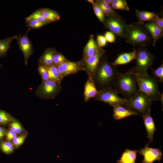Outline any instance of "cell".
<instances>
[{
	"label": "cell",
	"mask_w": 163,
	"mask_h": 163,
	"mask_svg": "<svg viewBox=\"0 0 163 163\" xmlns=\"http://www.w3.org/2000/svg\"><path fill=\"white\" fill-rule=\"evenodd\" d=\"M104 55L100 60L93 78L98 91L113 86L119 73L116 66L110 62Z\"/></svg>",
	"instance_id": "6da1fadb"
},
{
	"label": "cell",
	"mask_w": 163,
	"mask_h": 163,
	"mask_svg": "<svg viewBox=\"0 0 163 163\" xmlns=\"http://www.w3.org/2000/svg\"><path fill=\"white\" fill-rule=\"evenodd\" d=\"M126 42L134 47L149 45L152 38L143 24L137 23L127 24L123 38Z\"/></svg>",
	"instance_id": "7a4b0ae2"
},
{
	"label": "cell",
	"mask_w": 163,
	"mask_h": 163,
	"mask_svg": "<svg viewBox=\"0 0 163 163\" xmlns=\"http://www.w3.org/2000/svg\"><path fill=\"white\" fill-rule=\"evenodd\" d=\"M117 93L127 100L136 92L138 89L136 76L127 72L119 73L113 86Z\"/></svg>",
	"instance_id": "3957f363"
},
{
	"label": "cell",
	"mask_w": 163,
	"mask_h": 163,
	"mask_svg": "<svg viewBox=\"0 0 163 163\" xmlns=\"http://www.w3.org/2000/svg\"><path fill=\"white\" fill-rule=\"evenodd\" d=\"M136 51L135 66L129 69L127 72L137 75H145L151 68L155 61V56L151 53L146 46H138Z\"/></svg>",
	"instance_id": "277c9868"
},
{
	"label": "cell",
	"mask_w": 163,
	"mask_h": 163,
	"mask_svg": "<svg viewBox=\"0 0 163 163\" xmlns=\"http://www.w3.org/2000/svg\"><path fill=\"white\" fill-rule=\"evenodd\" d=\"M136 77L138 89L143 92L153 101H163V94L159 89L158 80L150 75L148 73L145 75H137Z\"/></svg>",
	"instance_id": "5b68a950"
},
{
	"label": "cell",
	"mask_w": 163,
	"mask_h": 163,
	"mask_svg": "<svg viewBox=\"0 0 163 163\" xmlns=\"http://www.w3.org/2000/svg\"><path fill=\"white\" fill-rule=\"evenodd\" d=\"M153 102L147 95L138 89L131 98L126 100L124 106L135 110L142 115L151 110Z\"/></svg>",
	"instance_id": "8992f818"
},
{
	"label": "cell",
	"mask_w": 163,
	"mask_h": 163,
	"mask_svg": "<svg viewBox=\"0 0 163 163\" xmlns=\"http://www.w3.org/2000/svg\"><path fill=\"white\" fill-rule=\"evenodd\" d=\"M62 88L61 84L48 79L42 82L36 91V94L40 98L53 99L60 92Z\"/></svg>",
	"instance_id": "52a82bcc"
},
{
	"label": "cell",
	"mask_w": 163,
	"mask_h": 163,
	"mask_svg": "<svg viewBox=\"0 0 163 163\" xmlns=\"http://www.w3.org/2000/svg\"><path fill=\"white\" fill-rule=\"evenodd\" d=\"M114 88H108L98 91L94 100L106 103L113 107L118 104L124 106L126 100L120 97Z\"/></svg>",
	"instance_id": "ba28073f"
},
{
	"label": "cell",
	"mask_w": 163,
	"mask_h": 163,
	"mask_svg": "<svg viewBox=\"0 0 163 163\" xmlns=\"http://www.w3.org/2000/svg\"><path fill=\"white\" fill-rule=\"evenodd\" d=\"M56 66L60 75L63 78L66 76L74 75L80 71L84 70L82 60L77 62L71 61L68 60Z\"/></svg>",
	"instance_id": "9c48e42d"
},
{
	"label": "cell",
	"mask_w": 163,
	"mask_h": 163,
	"mask_svg": "<svg viewBox=\"0 0 163 163\" xmlns=\"http://www.w3.org/2000/svg\"><path fill=\"white\" fill-rule=\"evenodd\" d=\"M104 23L106 28L111 32L119 37L123 38L127 24L123 19H118L107 16L105 18Z\"/></svg>",
	"instance_id": "30bf717a"
},
{
	"label": "cell",
	"mask_w": 163,
	"mask_h": 163,
	"mask_svg": "<svg viewBox=\"0 0 163 163\" xmlns=\"http://www.w3.org/2000/svg\"><path fill=\"white\" fill-rule=\"evenodd\" d=\"M105 52V51L102 49L94 55L82 60L84 71L86 72L88 77L93 78L100 60Z\"/></svg>",
	"instance_id": "8fae6325"
},
{
	"label": "cell",
	"mask_w": 163,
	"mask_h": 163,
	"mask_svg": "<svg viewBox=\"0 0 163 163\" xmlns=\"http://www.w3.org/2000/svg\"><path fill=\"white\" fill-rule=\"evenodd\" d=\"M30 30L28 28L24 35L19 34L16 39L20 49L24 55L26 65H27V61L32 55L34 50L32 43L27 36V34Z\"/></svg>",
	"instance_id": "7c38bea8"
},
{
	"label": "cell",
	"mask_w": 163,
	"mask_h": 163,
	"mask_svg": "<svg viewBox=\"0 0 163 163\" xmlns=\"http://www.w3.org/2000/svg\"><path fill=\"white\" fill-rule=\"evenodd\" d=\"M148 143L144 148L138 151V152L143 157L142 163H153L155 161H160L162 154L160 149L149 147Z\"/></svg>",
	"instance_id": "4fadbf2b"
},
{
	"label": "cell",
	"mask_w": 163,
	"mask_h": 163,
	"mask_svg": "<svg viewBox=\"0 0 163 163\" xmlns=\"http://www.w3.org/2000/svg\"><path fill=\"white\" fill-rule=\"evenodd\" d=\"M138 112L120 104L113 107V117L114 119L119 120L132 116L141 115Z\"/></svg>",
	"instance_id": "5bb4252c"
},
{
	"label": "cell",
	"mask_w": 163,
	"mask_h": 163,
	"mask_svg": "<svg viewBox=\"0 0 163 163\" xmlns=\"http://www.w3.org/2000/svg\"><path fill=\"white\" fill-rule=\"evenodd\" d=\"M151 110L142 115L144 123L147 133V138L149 140V143L153 140L154 135L156 130L155 124L151 114Z\"/></svg>",
	"instance_id": "9a60e30c"
},
{
	"label": "cell",
	"mask_w": 163,
	"mask_h": 163,
	"mask_svg": "<svg viewBox=\"0 0 163 163\" xmlns=\"http://www.w3.org/2000/svg\"><path fill=\"white\" fill-rule=\"evenodd\" d=\"M143 24L145 29L152 36V46H155L156 42L163 36V29L152 21L145 24L144 23Z\"/></svg>",
	"instance_id": "2e32d148"
},
{
	"label": "cell",
	"mask_w": 163,
	"mask_h": 163,
	"mask_svg": "<svg viewBox=\"0 0 163 163\" xmlns=\"http://www.w3.org/2000/svg\"><path fill=\"white\" fill-rule=\"evenodd\" d=\"M98 91L96 88L93 78L88 77V79L84 85L83 93L84 101L87 102L91 98H94Z\"/></svg>",
	"instance_id": "e0dca14e"
},
{
	"label": "cell",
	"mask_w": 163,
	"mask_h": 163,
	"mask_svg": "<svg viewBox=\"0 0 163 163\" xmlns=\"http://www.w3.org/2000/svg\"><path fill=\"white\" fill-rule=\"evenodd\" d=\"M102 49L98 46L97 42L95 40L94 36L91 35L84 48L83 59H86L94 55Z\"/></svg>",
	"instance_id": "ac0fdd59"
},
{
	"label": "cell",
	"mask_w": 163,
	"mask_h": 163,
	"mask_svg": "<svg viewBox=\"0 0 163 163\" xmlns=\"http://www.w3.org/2000/svg\"><path fill=\"white\" fill-rule=\"evenodd\" d=\"M136 51L134 47L131 52L124 53L120 55L112 64L115 66L127 64L134 59L136 56Z\"/></svg>",
	"instance_id": "d6986e66"
},
{
	"label": "cell",
	"mask_w": 163,
	"mask_h": 163,
	"mask_svg": "<svg viewBox=\"0 0 163 163\" xmlns=\"http://www.w3.org/2000/svg\"><path fill=\"white\" fill-rule=\"evenodd\" d=\"M138 150H130L126 149L117 163H135Z\"/></svg>",
	"instance_id": "ffe728a7"
},
{
	"label": "cell",
	"mask_w": 163,
	"mask_h": 163,
	"mask_svg": "<svg viewBox=\"0 0 163 163\" xmlns=\"http://www.w3.org/2000/svg\"><path fill=\"white\" fill-rule=\"evenodd\" d=\"M135 15L138 20L139 23L143 24L146 21H153L158 16L156 13L146 11H140L136 9Z\"/></svg>",
	"instance_id": "44dd1931"
},
{
	"label": "cell",
	"mask_w": 163,
	"mask_h": 163,
	"mask_svg": "<svg viewBox=\"0 0 163 163\" xmlns=\"http://www.w3.org/2000/svg\"><path fill=\"white\" fill-rule=\"evenodd\" d=\"M44 66L48 71L49 79L61 84L63 78L60 75L56 66L53 64L48 66Z\"/></svg>",
	"instance_id": "7402d4cb"
},
{
	"label": "cell",
	"mask_w": 163,
	"mask_h": 163,
	"mask_svg": "<svg viewBox=\"0 0 163 163\" xmlns=\"http://www.w3.org/2000/svg\"><path fill=\"white\" fill-rule=\"evenodd\" d=\"M42 15L50 22L59 20L60 16L56 11L48 8H42L38 9Z\"/></svg>",
	"instance_id": "603a6c76"
},
{
	"label": "cell",
	"mask_w": 163,
	"mask_h": 163,
	"mask_svg": "<svg viewBox=\"0 0 163 163\" xmlns=\"http://www.w3.org/2000/svg\"><path fill=\"white\" fill-rule=\"evenodd\" d=\"M56 52L52 49L46 50L40 57L39 63L48 66L53 64V60Z\"/></svg>",
	"instance_id": "cb8c5ba5"
},
{
	"label": "cell",
	"mask_w": 163,
	"mask_h": 163,
	"mask_svg": "<svg viewBox=\"0 0 163 163\" xmlns=\"http://www.w3.org/2000/svg\"><path fill=\"white\" fill-rule=\"evenodd\" d=\"M17 37L18 36L15 35L12 37L0 40V57H4L6 55L11 43L14 40H16Z\"/></svg>",
	"instance_id": "d4e9b609"
},
{
	"label": "cell",
	"mask_w": 163,
	"mask_h": 163,
	"mask_svg": "<svg viewBox=\"0 0 163 163\" xmlns=\"http://www.w3.org/2000/svg\"><path fill=\"white\" fill-rule=\"evenodd\" d=\"M32 20H35L39 21H45L50 23L41 15L38 10L34 11L30 15L27 17L25 18L26 23Z\"/></svg>",
	"instance_id": "484cf974"
},
{
	"label": "cell",
	"mask_w": 163,
	"mask_h": 163,
	"mask_svg": "<svg viewBox=\"0 0 163 163\" xmlns=\"http://www.w3.org/2000/svg\"><path fill=\"white\" fill-rule=\"evenodd\" d=\"M50 23L49 22L45 21H39L35 20L30 21L27 22L26 26L28 28L31 29H37L41 28L45 25Z\"/></svg>",
	"instance_id": "4316f807"
},
{
	"label": "cell",
	"mask_w": 163,
	"mask_h": 163,
	"mask_svg": "<svg viewBox=\"0 0 163 163\" xmlns=\"http://www.w3.org/2000/svg\"><path fill=\"white\" fill-rule=\"evenodd\" d=\"M152 70V74L153 77L158 78V81L161 82H163V63L162 62L160 66L155 69L150 68Z\"/></svg>",
	"instance_id": "83f0119b"
},
{
	"label": "cell",
	"mask_w": 163,
	"mask_h": 163,
	"mask_svg": "<svg viewBox=\"0 0 163 163\" xmlns=\"http://www.w3.org/2000/svg\"><path fill=\"white\" fill-rule=\"evenodd\" d=\"M94 12L99 20L101 22H104L105 19V14L103 11L96 3L93 5Z\"/></svg>",
	"instance_id": "f1b7e54d"
},
{
	"label": "cell",
	"mask_w": 163,
	"mask_h": 163,
	"mask_svg": "<svg viewBox=\"0 0 163 163\" xmlns=\"http://www.w3.org/2000/svg\"><path fill=\"white\" fill-rule=\"evenodd\" d=\"M0 147L2 151L7 154L11 153L13 150V144L9 142H2L0 144Z\"/></svg>",
	"instance_id": "f546056e"
},
{
	"label": "cell",
	"mask_w": 163,
	"mask_h": 163,
	"mask_svg": "<svg viewBox=\"0 0 163 163\" xmlns=\"http://www.w3.org/2000/svg\"><path fill=\"white\" fill-rule=\"evenodd\" d=\"M38 70L42 79V81H46L49 79L47 70L43 65L39 63L38 67Z\"/></svg>",
	"instance_id": "4dcf8cb0"
},
{
	"label": "cell",
	"mask_w": 163,
	"mask_h": 163,
	"mask_svg": "<svg viewBox=\"0 0 163 163\" xmlns=\"http://www.w3.org/2000/svg\"><path fill=\"white\" fill-rule=\"evenodd\" d=\"M12 120L11 116L5 111L0 110V124L6 125Z\"/></svg>",
	"instance_id": "1f68e13d"
},
{
	"label": "cell",
	"mask_w": 163,
	"mask_h": 163,
	"mask_svg": "<svg viewBox=\"0 0 163 163\" xmlns=\"http://www.w3.org/2000/svg\"><path fill=\"white\" fill-rule=\"evenodd\" d=\"M68 60L62 54L56 53L53 60V64L56 66L60 65Z\"/></svg>",
	"instance_id": "d6a6232c"
},
{
	"label": "cell",
	"mask_w": 163,
	"mask_h": 163,
	"mask_svg": "<svg viewBox=\"0 0 163 163\" xmlns=\"http://www.w3.org/2000/svg\"><path fill=\"white\" fill-rule=\"evenodd\" d=\"M11 130L18 134L21 133L23 128L20 123L16 120H13L10 124Z\"/></svg>",
	"instance_id": "836d02e7"
},
{
	"label": "cell",
	"mask_w": 163,
	"mask_h": 163,
	"mask_svg": "<svg viewBox=\"0 0 163 163\" xmlns=\"http://www.w3.org/2000/svg\"><path fill=\"white\" fill-rule=\"evenodd\" d=\"M25 138V135L16 137L13 140V142L15 147H18L23 142Z\"/></svg>",
	"instance_id": "e575fe53"
},
{
	"label": "cell",
	"mask_w": 163,
	"mask_h": 163,
	"mask_svg": "<svg viewBox=\"0 0 163 163\" xmlns=\"http://www.w3.org/2000/svg\"><path fill=\"white\" fill-rule=\"evenodd\" d=\"M97 41L98 46L100 47L105 46L107 42L104 37L101 35L97 36Z\"/></svg>",
	"instance_id": "d590c367"
},
{
	"label": "cell",
	"mask_w": 163,
	"mask_h": 163,
	"mask_svg": "<svg viewBox=\"0 0 163 163\" xmlns=\"http://www.w3.org/2000/svg\"><path fill=\"white\" fill-rule=\"evenodd\" d=\"M104 37L107 41L110 43H113L115 42V37L113 33L110 31H107L106 32Z\"/></svg>",
	"instance_id": "8d00e7d4"
},
{
	"label": "cell",
	"mask_w": 163,
	"mask_h": 163,
	"mask_svg": "<svg viewBox=\"0 0 163 163\" xmlns=\"http://www.w3.org/2000/svg\"><path fill=\"white\" fill-rule=\"evenodd\" d=\"M17 133L15 131L10 130L7 133L6 138L8 140H11L16 137Z\"/></svg>",
	"instance_id": "74e56055"
},
{
	"label": "cell",
	"mask_w": 163,
	"mask_h": 163,
	"mask_svg": "<svg viewBox=\"0 0 163 163\" xmlns=\"http://www.w3.org/2000/svg\"><path fill=\"white\" fill-rule=\"evenodd\" d=\"M154 22L158 26L163 29V18L157 16L154 20Z\"/></svg>",
	"instance_id": "f35d334b"
},
{
	"label": "cell",
	"mask_w": 163,
	"mask_h": 163,
	"mask_svg": "<svg viewBox=\"0 0 163 163\" xmlns=\"http://www.w3.org/2000/svg\"><path fill=\"white\" fill-rule=\"evenodd\" d=\"M5 133V129L2 127H0V140L2 139Z\"/></svg>",
	"instance_id": "ab89813d"
},
{
	"label": "cell",
	"mask_w": 163,
	"mask_h": 163,
	"mask_svg": "<svg viewBox=\"0 0 163 163\" xmlns=\"http://www.w3.org/2000/svg\"><path fill=\"white\" fill-rule=\"evenodd\" d=\"M101 1L103 3L109 5L111 4L112 0H102Z\"/></svg>",
	"instance_id": "60d3db41"
},
{
	"label": "cell",
	"mask_w": 163,
	"mask_h": 163,
	"mask_svg": "<svg viewBox=\"0 0 163 163\" xmlns=\"http://www.w3.org/2000/svg\"><path fill=\"white\" fill-rule=\"evenodd\" d=\"M88 2L92 3L93 5H94L95 4V3L94 2V1L93 0H87Z\"/></svg>",
	"instance_id": "b9f144b4"
},
{
	"label": "cell",
	"mask_w": 163,
	"mask_h": 163,
	"mask_svg": "<svg viewBox=\"0 0 163 163\" xmlns=\"http://www.w3.org/2000/svg\"><path fill=\"white\" fill-rule=\"evenodd\" d=\"M0 67H2V65L0 63Z\"/></svg>",
	"instance_id": "7bdbcfd3"
}]
</instances>
